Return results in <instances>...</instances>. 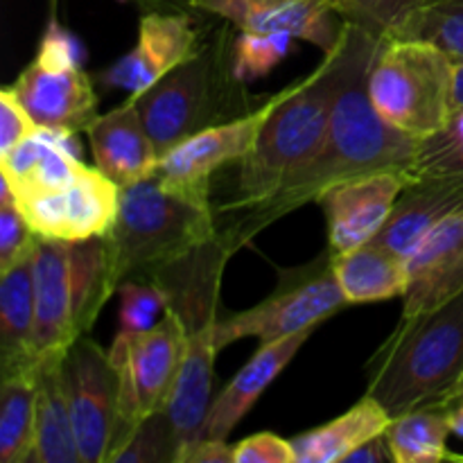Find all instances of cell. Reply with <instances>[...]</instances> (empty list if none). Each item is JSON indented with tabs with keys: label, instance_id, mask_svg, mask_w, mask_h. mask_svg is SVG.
<instances>
[{
	"label": "cell",
	"instance_id": "cell-8",
	"mask_svg": "<svg viewBox=\"0 0 463 463\" xmlns=\"http://www.w3.org/2000/svg\"><path fill=\"white\" fill-rule=\"evenodd\" d=\"M346 306L328 251V256H321L312 265L283 271L274 292L258 306L222 315L215 328L217 351H224L233 342L247 337L267 344L301 330L319 328Z\"/></svg>",
	"mask_w": 463,
	"mask_h": 463
},
{
	"label": "cell",
	"instance_id": "cell-36",
	"mask_svg": "<svg viewBox=\"0 0 463 463\" xmlns=\"http://www.w3.org/2000/svg\"><path fill=\"white\" fill-rule=\"evenodd\" d=\"M235 463H297L292 441L271 432H258L233 446Z\"/></svg>",
	"mask_w": 463,
	"mask_h": 463
},
{
	"label": "cell",
	"instance_id": "cell-27",
	"mask_svg": "<svg viewBox=\"0 0 463 463\" xmlns=\"http://www.w3.org/2000/svg\"><path fill=\"white\" fill-rule=\"evenodd\" d=\"M450 420L441 407L407 411L396 416L384 430L393 463H439L459 459L448 450Z\"/></svg>",
	"mask_w": 463,
	"mask_h": 463
},
{
	"label": "cell",
	"instance_id": "cell-7",
	"mask_svg": "<svg viewBox=\"0 0 463 463\" xmlns=\"http://www.w3.org/2000/svg\"><path fill=\"white\" fill-rule=\"evenodd\" d=\"M242 89L244 84L231 71V48H226L224 39H215L131 98L163 158L181 140L217 125L226 111L240 109L235 102L242 99L238 93Z\"/></svg>",
	"mask_w": 463,
	"mask_h": 463
},
{
	"label": "cell",
	"instance_id": "cell-42",
	"mask_svg": "<svg viewBox=\"0 0 463 463\" xmlns=\"http://www.w3.org/2000/svg\"><path fill=\"white\" fill-rule=\"evenodd\" d=\"M328 3H330V7H333L335 9V12H342V7H344V3H346V0H328Z\"/></svg>",
	"mask_w": 463,
	"mask_h": 463
},
{
	"label": "cell",
	"instance_id": "cell-1",
	"mask_svg": "<svg viewBox=\"0 0 463 463\" xmlns=\"http://www.w3.org/2000/svg\"><path fill=\"white\" fill-rule=\"evenodd\" d=\"M366 75L369 71L342 93L319 147L271 193L247 203L215 206L217 233L235 253L267 226L306 203H317L344 181L383 170L411 172L419 138H411L383 120L369 99Z\"/></svg>",
	"mask_w": 463,
	"mask_h": 463
},
{
	"label": "cell",
	"instance_id": "cell-21",
	"mask_svg": "<svg viewBox=\"0 0 463 463\" xmlns=\"http://www.w3.org/2000/svg\"><path fill=\"white\" fill-rule=\"evenodd\" d=\"M463 206V181L414 179L398 197L387 224L371 242L402 258L416 251L425 235L450 213Z\"/></svg>",
	"mask_w": 463,
	"mask_h": 463
},
{
	"label": "cell",
	"instance_id": "cell-30",
	"mask_svg": "<svg viewBox=\"0 0 463 463\" xmlns=\"http://www.w3.org/2000/svg\"><path fill=\"white\" fill-rule=\"evenodd\" d=\"M398 36L430 41L463 61V0H430Z\"/></svg>",
	"mask_w": 463,
	"mask_h": 463
},
{
	"label": "cell",
	"instance_id": "cell-22",
	"mask_svg": "<svg viewBox=\"0 0 463 463\" xmlns=\"http://www.w3.org/2000/svg\"><path fill=\"white\" fill-rule=\"evenodd\" d=\"M34 256V253H32ZM32 256L0 271V375L36 369V294Z\"/></svg>",
	"mask_w": 463,
	"mask_h": 463
},
{
	"label": "cell",
	"instance_id": "cell-40",
	"mask_svg": "<svg viewBox=\"0 0 463 463\" xmlns=\"http://www.w3.org/2000/svg\"><path fill=\"white\" fill-rule=\"evenodd\" d=\"M441 410L448 414L452 434H457V437L463 439V387L446 402V405L441 407Z\"/></svg>",
	"mask_w": 463,
	"mask_h": 463
},
{
	"label": "cell",
	"instance_id": "cell-38",
	"mask_svg": "<svg viewBox=\"0 0 463 463\" xmlns=\"http://www.w3.org/2000/svg\"><path fill=\"white\" fill-rule=\"evenodd\" d=\"M389 461H393L392 448H389L384 434H380V437L371 439V441H366L364 446L357 448L355 452H351L344 463H389Z\"/></svg>",
	"mask_w": 463,
	"mask_h": 463
},
{
	"label": "cell",
	"instance_id": "cell-16",
	"mask_svg": "<svg viewBox=\"0 0 463 463\" xmlns=\"http://www.w3.org/2000/svg\"><path fill=\"white\" fill-rule=\"evenodd\" d=\"M193 12L224 18L242 32H288L324 52L339 43L346 25L328 0H194Z\"/></svg>",
	"mask_w": 463,
	"mask_h": 463
},
{
	"label": "cell",
	"instance_id": "cell-25",
	"mask_svg": "<svg viewBox=\"0 0 463 463\" xmlns=\"http://www.w3.org/2000/svg\"><path fill=\"white\" fill-rule=\"evenodd\" d=\"M30 463H81L63 387L61 355L45 357L39 366L34 448Z\"/></svg>",
	"mask_w": 463,
	"mask_h": 463
},
{
	"label": "cell",
	"instance_id": "cell-32",
	"mask_svg": "<svg viewBox=\"0 0 463 463\" xmlns=\"http://www.w3.org/2000/svg\"><path fill=\"white\" fill-rule=\"evenodd\" d=\"M428 3L430 0H346L339 16L364 27L383 41L401 34L416 12Z\"/></svg>",
	"mask_w": 463,
	"mask_h": 463
},
{
	"label": "cell",
	"instance_id": "cell-14",
	"mask_svg": "<svg viewBox=\"0 0 463 463\" xmlns=\"http://www.w3.org/2000/svg\"><path fill=\"white\" fill-rule=\"evenodd\" d=\"M193 12H143L134 48L99 72L109 89L136 95L202 50Z\"/></svg>",
	"mask_w": 463,
	"mask_h": 463
},
{
	"label": "cell",
	"instance_id": "cell-35",
	"mask_svg": "<svg viewBox=\"0 0 463 463\" xmlns=\"http://www.w3.org/2000/svg\"><path fill=\"white\" fill-rule=\"evenodd\" d=\"M41 127L23 107L12 86L0 90V154H7L9 149L16 147L18 143L30 138Z\"/></svg>",
	"mask_w": 463,
	"mask_h": 463
},
{
	"label": "cell",
	"instance_id": "cell-2",
	"mask_svg": "<svg viewBox=\"0 0 463 463\" xmlns=\"http://www.w3.org/2000/svg\"><path fill=\"white\" fill-rule=\"evenodd\" d=\"M378 45V36L346 21L339 43L310 75L298 80L297 89L267 118L256 145L238 161L233 194L224 206L265 197L319 147L339 98L369 71Z\"/></svg>",
	"mask_w": 463,
	"mask_h": 463
},
{
	"label": "cell",
	"instance_id": "cell-41",
	"mask_svg": "<svg viewBox=\"0 0 463 463\" xmlns=\"http://www.w3.org/2000/svg\"><path fill=\"white\" fill-rule=\"evenodd\" d=\"M455 107L463 109V61H457L455 72Z\"/></svg>",
	"mask_w": 463,
	"mask_h": 463
},
{
	"label": "cell",
	"instance_id": "cell-15",
	"mask_svg": "<svg viewBox=\"0 0 463 463\" xmlns=\"http://www.w3.org/2000/svg\"><path fill=\"white\" fill-rule=\"evenodd\" d=\"M411 181L414 176L407 170H383L330 188L317 202L328 224L330 256L369 244L387 224L398 197Z\"/></svg>",
	"mask_w": 463,
	"mask_h": 463
},
{
	"label": "cell",
	"instance_id": "cell-13",
	"mask_svg": "<svg viewBox=\"0 0 463 463\" xmlns=\"http://www.w3.org/2000/svg\"><path fill=\"white\" fill-rule=\"evenodd\" d=\"M16 203L36 235L77 242L109 233L120 206V185L84 163L61 188Z\"/></svg>",
	"mask_w": 463,
	"mask_h": 463
},
{
	"label": "cell",
	"instance_id": "cell-33",
	"mask_svg": "<svg viewBox=\"0 0 463 463\" xmlns=\"http://www.w3.org/2000/svg\"><path fill=\"white\" fill-rule=\"evenodd\" d=\"M176 450L179 448L170 423L165 414L158 411L140 423L113 463H176Z\"/></svg>",
	"mask_w": 463,
	"mask_h": 463
},
{
	"label": "cell",
	"instance_id": "cell-23",
	"mask_svg": "<svg viewBox=\"0 0 463 463\" xmlns=\"http://www.w3.org/2000/svg\"><path fill=\"white\" fill-rule=\"evenodd\" d=\"M392 416L378 401L364 396L346 414L292 439L297 463H339L371 439L384 434Z\"/></svg>",
	"mask_w": 463,
	"mask_h": 463
},
{
	"label": "cell",
	"instance_id": "cell-26",
	"mask_svg": "<svg viewBox=\"0 0 463 463\" xmlns=\"http://www.w3.org/2000/svg\"><path fill=\"white\" fill-rule=\"evenodd\" d=\"M39 366L0 375V461L3 463H30L32 448H34Z\"/></svg>",
	"mask_w": 463,
	"mask_h": 463
},
{
	"label": "cell",
	"instance_id": "cell-5",
	"mask_svg": "<svg viewBox=\"0 0 463 463\" xmlns=\"http://www.w3.org/2000/svg\"><path fill=\"white\" fill-rule=\"evenodd\" d=\"M36 351L57 357L81 335H89L104 303L116 294L107 240L41 238L34 256Z\"/></svg>",
	"mask_w": 463,
	"mask_h": 463
},
{
	"label": "cell",
	"instance_id": "cell-39",
	"mask_svg": "<svg viewBox=\"0 0 463 463\" xmlns=\"http://www.w3.org/2000/svg\"><path fill=\"white\" fill-rule=\"evenodd\" d=\"M134 3L143 12H193L194 0H122Z\"/></svg>",
	"mask_w": 463,
	"mask_h": 463
},
{
	"label": "cell",
	"instance_id": "cell-19",
	"mask_svg": "<svg viewBox=\"0 0 463 463\" xmlns=\"http://www.w3.org/2000/svg\"><path fill=\"white\" fill-rule=\"evenodd\" d=\"M75 136L72 131L41 127L7 154H0L3 185L16 202L61 188L77 175L84 161Z\"/></svg>",
	"mask_w": 463,
	"mask_h": 463
},
{
	"label": "cell",
	"instance_id": "cell-9",
	"mask_svg": "<svg viewBox=\"0 0 463 463\" xmlns=\"http://www.w3.org/2000/svg\"><path fill=\"white\" fill-rule=\"evenodd\" d=\"M12 90L39 127L77 134L98 118V93L81 66L80 41L54 18Z\"/></svg>",
	"mask_w": 463,
	"mask_h": 463
},
{
	"label": "cell",
	"instance_id": "cell-18",
	"mask_svg": "<svg viewBox=\"0 0 463 463\" xmlns=\"http://www.w3.org/2000/svg\"><path fill=\"white\" fill-rule=\"evenodd\" d=\"M315 330L317 328H307L289 337L276 339V342L260 344L256 355L231 378V383L217 396H213L206 420L202 425V439L229 441L231 432L238 428L240 420L260 401L262 393L283 373L285 366L297 357V353Z\"/></svg>",
	"mask_w": 463,
	"mask_h": 463
},
{
	"label": "cell",
	"instance_id": "cell-37",
	"mask_svg": "<svg viewBox=\"0 0 463 463\" xmlns=\"http://www.w3.org/2000/svg\"><path fill=\"white\" fill-rule=\"evenodd\" d=\"M179 463H235L233 446L217 439H197L179 457Z\"/></svg>",
	"mask_w": 463,
	"mask_h": 463
},
{
	"label": "cell",
	"instance_id": "cell-17",
	"mask_svg": "<svg viewBox=\"0 0 463 463\" xmlns=\"http://www.w3.org/2000/svg\"><path fill=\"white\" fill-rule=\"evenodd\" d=\"M463 289V206L443 217L407 258L402 317H416L450 301Z\"/></svg>",
	"mask_w": 463,
	"mask_h": 463
},
{
	"label": "cell",
	"instance_id": "cell-29",
	"mask_svg": "<svg viewBox=\"0 0 463 463\" xmlns=\"http://www.w3.org/2000/svg\"><path fill=\"white\" fill-rule=\"evenodd\" d=\"M294 36L288 32H242L231 43V71L240 84L260 80L267 72L274 71L292 48Z\"/></svg>",
	"mask_w": 463,
	"mask_h": 463
},
{
	"label": "cell",
	"instance_id": "cell-4",
	"mask_svg": "<svg viewBox=\"0 0 463 463\" xmlns=\"http://www.w3.org/2000/svg\"><path fill=\"white\" fill-rule=\"evenodd\" d=\"M217 238L215 203L163 184L158 172L120 188V206L104 235L116 285L149 279Z\"/></svg>",
	"mask_w": 463,
	"mask_h": 463
},
{
	"label": "cell",
	"instance_id": "cell-3",
	"mask_svg": "<svg viewBox=\"0 0 463 463\" xmlns=\"http://www.w3.org/2000/svg\"><path fill=\"white\" fill-rule=\"evenodd\" d=\"M463 387V289L434 310L401 317L366 366V396L392 419L443 407Z\"/></svg>",
	"mask_w": 463,
	"mask_h": 463
},
{
	"label": "cell",
	"instance_id": "cell-31",
	"mask_svg": "<svg viewBox=\"0 0 463 463\" xmlns=\"http://www.w3.org/2000/svg\"><path fill=\"white\" fill-rule=\"evenodd\" d=\"M118 335L154 328L170 310L167 294L152 279H127L118 285Z\"/></svg>",
	"mask_w": 463,
	"mask_h": 463
},
{
	"label": "cell",
	"instance_id": "cell-24",
	"mask_svg": "<svg viewBox=\"0 0 463 463\" xmlns=\"http://www.w3.org/2000/svg\"><path fill=\"white\" fill-rule=\"evenodd\" d=\"M333 269L348 306L405 297L407 258L375 242L333 256Z\"/></svg>",
	"mask_w": 463,
	"mask_h": 463
},
{
	"label": "cell",
	"instance_id": "cell-10",
	"mask_svg": "<svg viewBox=\"0 0 463 463\" xmlns=\"http://www.w3.org/2000/svg\"><path fill=\"white\" fill-rule=\"evenodd\" d=\"M184 351L185 333L170 310L154 328L145 333L116 335L109 348V357L120 384L118 452L129 443L143 420L165 410Z\"/></svg>",
	"mask_w": 463,
	"mask_h": 463
},
{
	"label": "cell",
	"instance_id": "cell-34",
	"mask_svg": "<svg viewBox=\"0 0 463 463\" xmlns=\"http://www.w3.org/2000/svg\"><path fill=\"white\" fill-rule=\"evenodd\" d=\"M39 235L14 202L9 188L3 185L0 193V271H7L16 262L34 253Z\"/></svg>",
	"mask_w": 463,
	"mask_h": 463
},
{
	"label": "cell",
	"instance_id": "cell-20",
	"mask_svg": "<svg viewBox=\"0 0 463 463\" xmlns=\"http://www.w3.org/2000/svg\"><path fill=\"white\" fill-rule=\"evenodd\" d=\"M86 136H89L95 167H99L120 188L138 184L158 170L161 156L145 129L134 98L113 111L95 118L86 127Z\"/></svg>",
	"mask_w": 463,
	"mask_h": 463
},
{
	"label": "cell",
	"instance_id": "cell-11",
	"mask_svg": "<svg viewBox=\"0 0 463 463\" xmlns=\"http://www.w3.org/2000/svg\"><path fill=\"white\" fill-rule=\"evenodd\" d=\"M61 373L81 463H113L120 448V384L109 351L81 335L61 355Z\"/></svg>",
	"mask_w": 463,
	"mask_h": 463
},
{
	"label": "cell",
	"instance_id": "cell-12",
	"mask_svg": "<svg viewBox=\"0 0 463 463\" xmlns=\"http://www.w3.org/2000/svg\"><path fill=\"white\" fill-rule=\"evenodd\" d=\"M298 86V80L283 90L267 98L251 111L235 116L233 120L217 122L181 140L158 161V176L170 188L181 190L193 197L211 199L213 175L222 167L238 163L256 145L267 118L276 107Z\"/></svg>",
	"mask_w": 463,
	"mask_h": 463
},
{
	"label": "cell",
	"instance_id": "cell-6",
	"mask_svg": "<svg viewBox=\"0 0 463 463\" xmlns=\"http://www.w3.org/2000/svg\"><path fill=\"white\" fill-rule=\"evenodd\" d=\"M457 61L423 39H383L366 90L375 111L411 138L439 134L455 116Z\"/></svg>",
	"mask_w": 463,
	"mask_h": 463
},
{
	"label": "cell",
	"instance_id": "cell-28",
	"mask_svg": "<svg viewBox=\"0 0 463 463\" xmlns=\"http://www.w3.org/2000/svg\"><path fill=\"white\" fill-rule=\"evenodd\" d=\"M411 176L463 181V109H457L452 120L439 134L419 140Z\"/></svg>",
	"mask_w": 463,
	"mask_h": 463
}]
</instances>
